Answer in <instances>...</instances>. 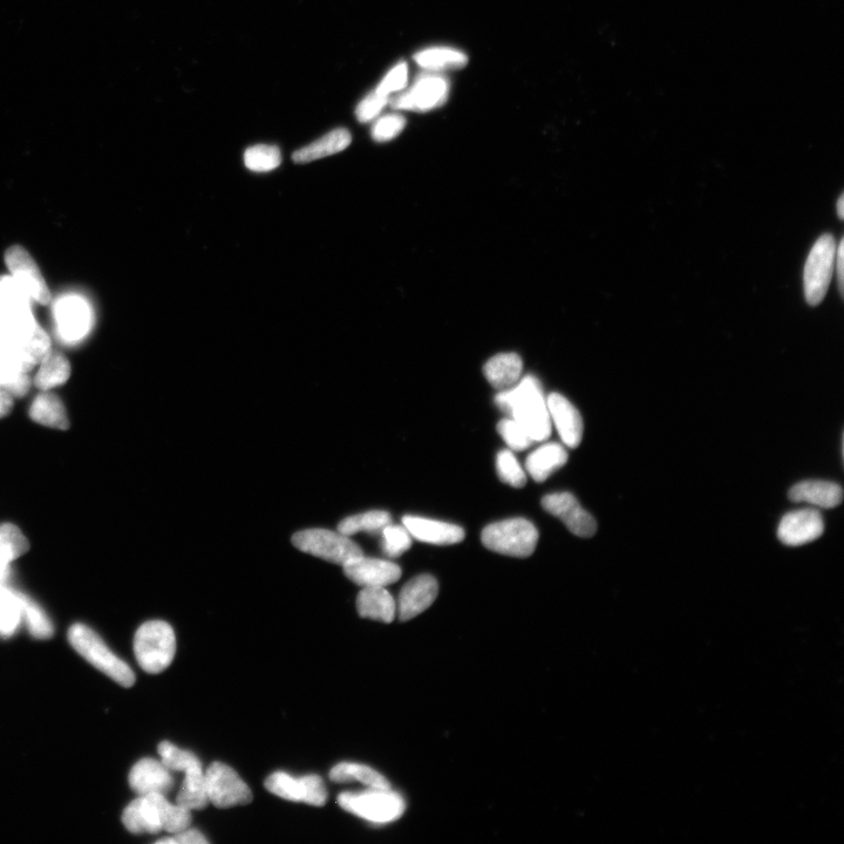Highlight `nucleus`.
<instances>
[{"mask_svg":"<svg viewBox=\"0 0 844 844\" xmlns=\"http://www.w3.org/2000/svg\"><path fill=\"white\" fill-rule=\"evenodd\" d=\"M330 779L339 784L343 782L358 781L363 785L374 789H391L390 782L383 775L374 771L373 768L352 762H342L333 767L330 772Z\"/></svg>","mask_w":844,"mask_h":844,"instance_id":"29","label":"nucleus"},{"mask_svg":"<svg viewBox=\"0 0 844 844\" xmlns=\"http://www.w3.org/2000/svg\"><path fill=\"white\" fill-rule=\"evenodd\" d=\"M134 652L142 670L151 675L165 671L172 664L176 652L172 626L163 621L141 625L134 638Z\"/></svg>","mask_w":844,"mask_h":844,"instance_id":"5","label":"nucleus"},{"mask_svg":"<svg viewBox=\"0 0 844 844\" xmlns=\"http://www.w3.org/2000/svg\"><path fill=\"white\" fill-rule=\"evenodd\" d=\"M449 95V81L438 74H424L407 92L391 102L394 110L428 112L445 104Z\"/></svg>","mask_w":844,"mask_h":844,"instance_id":"12","label":"nucleus"},{"mask_svg":"<svg viewBox=\"0 0 844 844\" xmlns=\"http://www.w3.org/2000/svg\"><path fill=\"white\" fill-rule=\"evenodd\" d=\"M408 80V67L406 63H400L386 74L385 78L377 87L379 91L390 95L394 92L404 90Z\"/></svg>","mask_w":844,"mask_h":844,"instance_id":"42","label":"nucleus"},{"mask_svg":"<svg viewBox=\"0 0 844 844\" xmlns=\"http://www.w3.org/2000/svg\"><path fill=\"white\" fill-rule=\"evenodd\" d=\"M337 802L344 811L377 825L397 821L406 811L403 796L391 789L370 788L360 793L345 792L338 796Z\"/></svg>","mask_w":844,"mask_h":844,"instance_id":"6","label":"nucleus"},{"mask_svg":"<svg viewBox=\"0 0 844 844\" xmlns=\"http://www.w3.org/2000/svg\"><path fill=\"white\" fill-rule=\"evenodd\" d=\"M359 615L373 621L392 623L397 615V603L383 587L364 588L357 598Z\"/></svg>","mask_w":844,"mask_h":844,"instance_id":"23","label":"nucleus"},{"mask_svg":"<svg viewBox=\"0 0 844 844\" xmlns=\"http://www.w3.org/2000/svg\"><path fill=\"white\" fill-rule=\"evenodd\" d=\"M22 619V609L16 592L0 584V635L11 637Z\"/></svg>","mask_w":844,"mask_h":844,"instance_id":"35","label":"nucleus"},{"mask_svg":"<svg viewBox=\"0 0 844 844\" xmlns=\"http://www.w3.org/2000/svg\"><path fill=\"white\" fill-rule=\"evenodd\" d=\"M161 761L170 771H180L186 774L181 791L176 798L178 805L189 811H200L209 805L206 791V775L199 758L192 752L181 750L169 741L159 745Z\"/></svg>","mask_w":844,"mask_h":844,"instance_id":"3","label":"nucleus"},{"mask_svg":"<svg viewBox=\"0 0 844 844\" xmlns=\"http://www.w3.org/2000/svg\"><path fill=\"white\" fill-rule=\"evenodd\" d=\"M292 543L306 554L342 566L351 558L363 555V550L349 536L328 529L303 530L292 537Z\"/></svg>","mask_w":844,"mask_h":844,"instance_id":"9","label":"nucleus"},{"mask_svg":"<svg viewBox=\"0 0 844 844\" xmlns=\"http://www.w3.org/2000/svg\"><path fill=\"white\" fill-rule=\"evenodd\" d=\"M5 263L8 265L11 276L16 279L20 287L26 291V294L33 301L40 304L50 302V290L47 288L42 272L23 247L15 245V247L6 251Z\"/></svg>","mask_w":844,"mask_h":844,"instance_id":"14","label":"nucleus"},{"mask_svg":"<svg viewBox=\"0 0 844 844\" xmlns=\"http://www.w3.org/2000/svg\"><path fill=\"white\" fill-rule=\"evenodd\" d=\"M56 318L61 337L70 342L83 338L90 329V309L78 297L61 299L57 304Z\"/></svg>","mask_w":844,"mask_h":844,"instance_id":"21","label":"nucleus"},{"mask_svg":"<svg viewBox=\"0 0 844 844\" xmlns=\"http://www.w3.org/2000/svg\"><path fill=\"white\" fill-rule=\"evenodd\" d=\"M837 215H839V219H844V195L840 196L839 201H837Z\"/></svg>","mask_w":844,"mask_h":844,"instance_id":"47","label":"nucleus"},{"mask_svg":"<svg viewBox=\"0 0 844 844\" xmlns=\"http://www.w3.org/2000/svg\"><path fill=\"white\" fill-rule=\"evenodd\" d=\"M344 573L363 588L387 587L400 580L401 569L396 563L365 557L351 558L343 564Z\"/></svg>","mask_w":844,"mask_h":844,"instance_id":"16","label":"nucleus"},{"mask_svg":"<svg viewBox=\"0 0 844 844\" xmlns=\"http://www.w3.org/2000/svg\"><path fill=\"white\" fill-rule=\"evenodd\" d=\"M836 270H837V281H839V289L840 294L843 297V283H844V241L842 240L839 244V247L836 248Z\"/></svg>","mask_w":844,"mask_h":844,"instance_id":"44","label":"nucleus"},{"mask_svg":"<svg viewBox=\"0 0 844 844\" xmlns=\"http://www.w3.org/2000/svg\"><path fill=\"white\" fill-rule=\"evenodd\" d=\"M481 540L483 546L495 553L526 558L533 555L539 532L526 519H512L489 524L483 529Z\"/></svg>","mask_w":844,"mask_h":844,"instance_id":"7","label":"nucleus"},{"mask_svg":"<svg viewBox=\"0 0 844 844\" xmlns=\"http://www.w3.org/2000/svg\"><path fill=\"white\" fill-rule=\"evenodd\" d=\"M31 298L12 276L0 277V315L13 316L31 310Z\"/></svg>","mask_w":844,"mask_h":844,"instance_id":"32","label":"nucleus"},{"mask_svg":"<svg viewBox=\"0 0 844 844\" xmlns=\"http://www.w3.org/2000/svg\"><path fill=\"white\" fill-rule=\"evenodd\" d=\"M499 478L502 482L514 488H522L527 483V476L524 473L519 461L510 451H502L496 459Z\"/></svg>","mask_w":844,"mask_h":844,"instance_id":"37","label":"nucleus"},{"mask_svg":"<svg viewBox=\"0 0 844 844\" xmlns=\"http://www.w3.org/2000/svg\"><path fill=\"white\" fill-rule=\"evenodd\" d=\"M550 419H553L558 434L569 448H577L583 439V419L577 408L561 394L553 393L547 399Z\"/></svg>","mask_w":844,"mask_h":844,"instance_id":"19","label":"nucleus"},{"mask_svg":"<svg viewBox=\"0 0 844 844\" xmlns=\"http://www.w3.org/2000/svg\"><path fill=\"white\" fill-rule=\"evenodd\" d=\"M244 163L251 172L268 173L281 166V151L276 146L257 145L250 147L244 154Z\"/></svg>","mask_w":844,"mask_h":844,"instance_id":"36","label":"nucleus"},{"mask_svg":"<svg viewBox=\"0 0 844 844\" xmlns=\"http://www.w3.org/2000/svg\"><path fill=\"white\" fill-rule=\"evenodd\" d=\"M204 775L209 803H213L217 808L244 806L253 801V793L249 786L235 769L223 762L211 764Z\"/></svg>","mask_w":844,"mask_h":844,"instance_id":"10","label":"nucleus"},{"mask_svg":"<svg viewBox=\"0 0 844 844\" xmlns=\"http://www.w3.org/2000/svg\"><path fill=\"white\" fill-rule=\"evenodd\" d=\"M70 376L71 365L68 360L61 353L51 351L40 363L34 385L42 391H49L66 383Z\"/></svg>","mask_w":844,"mask_h":844,"instance_id":"30","label":"nucleus"},{"mask_svg":"<svg viewBox=\"0 0 844 844\" xmlns=\"http://www.w3.org/2000/svg\"><path fill=\"white\" fill-rule=\"evenodd\" d=\"M17 596L20 609H22V616L29 626L31 635L38 639L51 638L54 632L53 625L42 608L23 594H17Z\"/></svg>","mask_w":844,"mask_h":844,"instance_id":"34","label":"nucleus"},{"mask_svg":"<svg viewBox=\"0 0 844 844\" xmlns=\"http://www.w3.org/2000/svg\"><path fill=\"white\" fill-rule=\"evenodd\" d=\"M836 248L832 235H822L807 258L803 284L809 305H819L827 295L835 267Z\"/></svg>","mask_w":844,"mask_h":844,"instance_id":"8","label":"nucleus"},{"mask_svg":"<svg viewBox=\"0 0 844 844\" xmlns=\"http://www.w3.org/2000/svg\"><path fill=\"white\" fill-rule=\"evenodd\" d=\"M825 522L819 510L813 508L788 513L779 524V540L789 547H799L820 539Z\"/></svg>","mask_w":844,"mask_h":844,"instance_id":"15","label":"nucleus"},{"mask_svg":"<svg viewBox=\"0 0 844 844\" xmlns=\"http://www.w3.org/2000/svg\"><path fill=\"white\" fill-rule=\"evenodd\" d=\"M542 507L551 515L558 517L571 533L589 539L597 532L594 516L585 510L580 502L570 493H556L544 496Z\"/></svg>","mask_w":844,"mask_h":844,"instance_id":"13","label":"nucleus"},{"mask_svg":"<svg viewBox=\"0 0 844 844\" xmlns=\"http://www.w3.org/2000/svg\"><path fill=\"white\" fill-rule=\"evenodd\" d=\"M122 822L133 834H158L165 830L178 834L192 823V811L176 803H170L165 795H139L129 803L122 815Z\"/></svg>","mask_w":844,"mask_h":844,"instance_id":"2","label":"nucleus"},{"mask_svg":"<svg viewBox=\"0 0 844 844\" xmlns=\"http://www.w3.org/2000/svg\"><path fill=\"white\" fill-rule=\"evenodd\" d=\"M567 461L566 449L558 444H546L528 456L526 468L536 482H543L557 469L566 465Z\"/></svg>","mask_w":844,"mask_h":844,"instance_id":"25","label":"nucleus"},{"mask_svg":"<svg viewBox=\"0 0 844 844\" xmlns=\"http://www.w3.org/2000/svg\"><path fill=\"white\" fill-rule=\"evenodd\" d=\"M31 418L40 425L67 430L70 420L61 400L54 394L44 391L33 400L30 408Z\"/></svg>","mask_w":844,"mask_h":844,"instance_id":"27","label":"nucleus"},{"mask_svg":"<svg viewBox=\"0 0 844 844\" xmlns=\"http://www.w3.org/2000/svg\"><path fill=\"white\" fill-rule=\"evenodd\" d=\"M8 323H6L5 318L0 315V342H8Z\"/></svg>","mask_w":844,"mask_h":844,"instance_id":"46","label":"nucleus"},{"mask_svg":"<svg viewBox=\"0 0 844 844\" xmlns=\"http://www.w3.org/2000/svg\"><path fill=\"white\" fill-rule=\"evenodd\" d=\"M793 502H806L820 508H835L843 500V490L837 483L811 480L798 483L789 490Z\"/></svg>","mask_w":844,"mask_h":844,"instance_id":"22","label":"nucleus"},{"mask_svg":"<svg viewBox=\"0 0 844 844\" xmlns=\"http://www.w3.org/2000/svg\"><path fill=\"white\" fill-rule=\"evenodd\" d=\"M406 119L400 114H387L380 118L372 127L374 141H391L404 131Z\"/></svg>","mask_w":844,"mask_h":844,"instance_id":"40","label":"nucleus"},{"mask_svg":"<svg viewBox=\"0 0 844 844\" xmlns=\"http://www.w3.org/2000/svg\"><path fill=\"white\" fill-rule=\"evenodd\" d=\"M13 407V398L9 392L0 390V419L6 417Z\"/></svg>","mask_w":844,"mask_h":844,"instance_id":"45","label":"nucleus"},{"mask_svg":"<svg viewBox=\"0 0 844 844\" xmlns=\"http://www.w3.org/2000/svg\"><path fill=\"white\" fill-rule=\"evenodd\" d=\"M417 64L432 72L459 70L468 63L467 54L448 47H432L418 52L414 56Z\"/></svg>","mask_w":844,"mask_h":844,"instance_id":"28","label":"nucleus"},{"mask_svg":"<svg viewBox=\"0 0 844 844\" xmlns=\"http://www.w3.org/2000/svg\"><path fill=\"white\" fill-rule=\"evenodd\" d=\"M29 542L13 524H0V566H10L29 550Z\"/></svg>","mask_w":844,"mask_h":844,"instance_id":"33","label":"nucleus"},{"mask_svg":"<svg viewBox=\"0 0 844 844\" xmlns=\"http://www.w3.org/2000/svg\"><path fill=\"white\" fill-rule=\"evenodd\" d=\"M352 136L347 129L339 128L323 136L313 144L299 149L294 154L296 163H309L345 151L351 145Z\"/></svg>","mask_w":844,"mask_h":844,"instance_id":"26","label":"nucleus"},{"mask_svg":"<svg viewBox=\"0 0 844 844\" xmlns=\"http://www.w3.org/2000/svg\"><path fill=\"white\" fill-rule=\"evenodd\" d=\"M265 787L284 800L304 802L316 807H322L328 801L324 781L315 774L295 778L288 773L276 772L265 780Z\"/></svg>","mask_w":844,"mask_h":844,"instance_id":"11","label":"nucleus"},{"mask_svg":"<svg viewBox=\"0 0 844 844\" xmlns=\"http://www.w3.org/2000/svg\"><path fill=\"white\" fill-rule=\"evenodd\" d=\"M391 523V515L384 510H372L363 514L346 517L339 523L338 532L345 536L357 533H379Z\"/></svg>","mask_w":844,"mask_h":844,"instance_id":"31","label":"nucleus"},{"mask_svg":"<svg viewBox=\"0 0 844 844\" xmlns=\"http://www.w3.org/2000/svg\"><path fill=\"white\" fill-rule=\"evenodd\" d=\"M500 410L527 431L534 441H544L551 434V419L542 385L532 376L523 378L519 384L501 391L495 398Z\"/></svg>","mask_w":844,"mask_h":844,"instance_id":"1","label":"nucleus"},{"mask_svg":"<svg viewBox=\"0 0 844 844\" xmlns=\"http://www.w3.org/2000/svg\"><path fill=\"white\" fill-rule=\"evenodd\" d=\"M438 592V582L431 575H420L407 582L398 600L400 621H410L430 608L437 600Z\"/></svg>","mask_w":844,"mask_h":844,"instance_id":"17","label":"nucleus"},{"mask_svg":"<svg viewBox=\"0 0 844 844\" xmlns=\"http://www.w3.org/2000/svg\"><path fill=\"white\" fill-rule=\"evenodd\" d=\"M170 769L162 761L146 758L136 764L129 773V785L139 795H166L174 786Z\"/></svg>","mask_w":844,"mask_h":844,"instance_id":"18","label":"nucleus"},{"mask_svg":"<svg viewBox=\"0 0 844 844\" xmlns=\"http://www.w3.org/2000/svg\"><path fill=\"white\" fill-rule=\"evenodd\" d=\"M68 642L88 663L124 687H132L135 675L131 667L102 641L97 632L84 624H74L68 630Z\"/></svg>","mask_w":844,"mask_h":844,"instance_id":"4","label":"nucleus"},{"mask_svg":"<svg viewBox=\"0 0 844 844\" xmlns=\"http://www.w3.org/2000/svg\"><path fill=\"white\" fill-rule=\"evenodd\" d=\"M389 95L378 90H374L367 95L357 107V118L360 122H370L378 117L381 111L384 110L387 102H389Z\"/></svg>","mask_w":844,"mask_h":844,"instance_id":"41","label":"nucleus"},{"mask_svg":"<svg viewBox=\"0 0 844 844\" xmlns=\"http://www.w3.org/2000/svg\"><path fill=\"white\" fill-rule=\"evenodd\" d=\"M403 523L408 533L421 542L447 546V544L459 543L465 539L464 529L455 524L415 516H405Z\"/></svg>","mask_w":844,"mask_h":844,"instance_id":"20","label":"nucleus"},{"mask_svg":"<svg viewBox=\"0 0 844 844\" xmlns=\"http://www.w3.org/2000/svg\"><path fill=\"white\" fill-rule=\"evenodd\" d=\"M523 369L522 359L516 353H502L488 360L483 373L490 385L499 391L512 389L520 380Z\"/></svg>","mask_w":844,"mask_h":844,"instance_id":"24","label":"nucleus"},{"mask_svg":"<svg viewBox=\"0 0 844 844\" xmlns=\"http://www.w3.org/2000/svg\"><path fill=\"white\" fill-rule=\"evenodd\" d=\"M498 431L506 444L513 451L521 452L533 445L534 440L526 430L514 419H503L499 422Z\"/></svg>","mask_w":844,"mask_h":844,"instance_id":"39","label":"nucleus"},{"mask_svg":"<svg viewBox=\"0 0 844 844\" xmlns=\"http://www.w3.org/2000/svg\"><path fill=\"white\" fill-rule=\"evenodd\" d=\"M383 550L387 556L399 557L412 546V536L405 526L389 524L383 529Z\"/></svg>","mask_w":844,"mask_h":844,"instance_id":"38","label":"nucleus"},{"mask_svg":"<svg viewBox=\"0 0 844 844\" xmlns=\"http://www.w3.org/2000/svg\"><path fill=\"white\" fill-rule=\"evenodd\" d=\"M158 843H168V844H208L209 841L204 837V835L200 832V830L186 828L182 830V832L178 834H174L173 837H166V839H162L158 841Z\"/></svg>","mask_w":844,"mask_h":844,"instance_id":"43","label":"nucleus"}]
</instances>
